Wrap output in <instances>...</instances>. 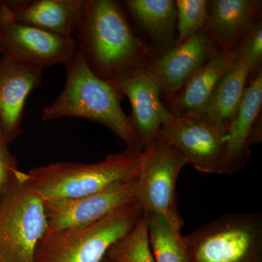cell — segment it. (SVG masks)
Here are the masks:
<instances>
[{
  "label": "cell",
  "mask_w": 262,
  "mask_h": 262,
  "mask_svg": "<svg viewBox=\"0 0 262 262\" xmlns=\"http://www.w3.org/2000/svg\"><path fill=\"white\" fill-rule=\"evenodd\" d=\"M72 37L89 70L111 84L145 68L154 53L133 32L122 4L113 0H85Z\"/></svg>",
  "instance_id": "1"
},
{
  "label": "cell",
  "mask_w": 262,
  "mask_h": 262,
  "mask_svg": "<svg viewBox=\"0 0 262 262\" xmlns=\"http://www.w3.org/2000/svg\"><path fill=\"white\" fill-rule=\"evenodd\" d=\"M122 5L155 45L158 49L155 53L174 47L177 8L173 0H125Z\"/></svg>",
  "instance_id": "18"
},
{
  "label": "cell",
  "mask_w": 262,
  "mask_h": 262,
  "mask_svg": "<svg viewBox=\"0 0 262 262\" xmlns=\"http://www.w3.org/2000/svg\"><path fill=\"white\" fill-rule=\"evenodd\" d=\"M113 85L130 101L132 113L129 119L144 151L159 138L173 115L161 101L159 87L145 68Z\"/></svg>",
  "instance_id": "12"
},
{
  "label": "cell",
  "mask_w": 262,
  "mask_h": 262,
  "mask_svg": "<svg viewBox=\"0 0 262 262\" xmlns=\"http://www.w3.org/2000/svg\"><path fill=\"white\" fill-rule=\"evenodd\" d=\"M47 228L44 202L27 173L18 170L0 203V258L35 262L36 250Z\"/></svg>",
  "instance_id": "5"
},
{
  "label": "cell",
  "mask_w": 262,
  "mask_h": 262,
  "mask_svg": "<svg viewBox=\"0 0 262 262\" xmlns=\"http://www.w3.org/2000/svg\"><path fill=\"white\" fill-rule=\"evenodd\" d=\"M143 153L127 149L96 163L56 162L31 169L29 183L44 203L94 194L113 184L136 178Z\"/></svg>",
  "instance_id": "3"
},
{
  "label": "cell",
  "mask_w": 262,
  "mask_h": 262,
  "mask_svg": "<svg viewBox=\"0 0 262 262\" xmlns=\"http://www.w3.org/2000/svg\"><path fill=\"white\" fill-rule=\"evenodd\" d=\"M8 146L9 144L0 127V203L19 170L17 160L10 152Z\"/></svg>",
  "instance_id": "24"
},
{
  "label": "cell",
  "mask_w": 262,
  "mask_h": 262,
  "mask_svg": "<svg viewBox=\"0 0 262 262\" xmlns=\"http://www.w3.org/2000/svg\"><path fill=\"white\" fill-rule=\"evenodd\" d=\"M259 0H211L203 29L219 51L234 53L261 20Z\"/></svg>",
  "instance_id": "16"
},
{
  "label": "cell",
  "mask_w": 262,
  "mask_h": 262,
  "mask_svg": "<svg viewBox=\"0 0 262 262\" xmlns=\"http://www.w3.org/2000/svg\"><path fill=\"white\" fill-rule=\"evenodd\" d=\"M190 262H262V215L227 213L184 236Z\"/></svg>",
  "instance_id": "6"
},
{
  "label": "cell",
  "mask_w": 262,
  "mask_h": 262,
  "mask_svg": "<svg viewBox=\"0 0 262 262\" xmlns=\"http://www.w3.org/2000/svg\"><path fill=\"white\" fill-rule=\"evenodd\" d=\"M0 262H4V261L2 258H0Z\"/></svg>",
  "instance_id": "26"
},
{
  "label": "cell",
  "mask_w": 262,
  "mask_h": 262,
  "mask_svg": "<svg viewBox=\"0 0 262 262\" xmlns=\"http://www.w3.org/2000/svg\"><path fill=\"white\" fill-rule=\"evenodd\" d=\"M234 61V53L219 51L178 92L165 97L164 104L176 116L202 118L215 86Z\"/></svg>",
  "instance_id": "17"
},
{
  "label": "cell",
  "mask_w": 262,
  "mask_h": 262,
  "mask_svg": "<svg viewBox=\"0 0 262 262\" xmlns=\"http://www.w3.org/2000/svg\"><path fill=\"white\" fill-rule=\"evenodd\" d=\"M148 239L155 262H190L187 243L181 230L166 218L156 213H144Z\"/></svg>",
  "instance_id": "20"
},
{
  "label": "cell",
  "mask_w": 262,
  "mask_h": 262,
  "mask_svg": "<svg viewBox=\"0 0 262 262\" xmlns=\"http://www.w3.org/2000/svg\"><path fill=\"white\" fill-rule=\"evenodd\" d=\"M234 59H243L251 68V80L262 71V20L255 25L234 53Z\"/></svg>",
  "instance_id": "23"
},
{
  "label": "cell",
  "mask_w": 262,
  "mask_h": 262,
  "mask_svg": "<svg viewBox=\"0 0 262 262\" xmlns=\"http://www.w3.org/2000/svg\"><path fill=\"white\" fill-rule=\"evenodd\" d=\"M105 256L117 262H155L145 215L128 234L110 248Z\"/></svg>",
  "instance_id": "21"
},
{
  "label": "cell",
  "mask_w": 262,
  "mask_h": 262,
  "mask_svg": "<svg viewBox=\"0 0 262 262\" xmlns=\"http://www.w3.org/2000/svg\"><path fill=\"white\" fill-rule=\"evenodd\" d=\"M142 153L136 199L144 213L163 215L181 230L183 222L177 208L176 187L187 160L177 148L159 138Z\"/></svg>",
  "instance_id": "7"
},
{
  "label": "cell",
  "mask_w": 262,
  "mask_h": 262,
  "mask_svg": "<svg viewBox=\"0 0 262 262\" xmlns=\"http://www.w3.org/2000/svg\"><path fill=\"white\" fill-rule=\"evenodd\" d=\"M67 80L61 94L42 110L41 120L80 117L107 127L126 144L142 152L140 139L121 106L122 96L113 84L98 78L76 52L64 63Z\"/></svg>",
  "instance_id": "2"
},
{
  "label": "cell",
  "mask_w": 262,
  "mask_h": 262,
  "mask_svg": "<svg viewBox=\"0 0 262 262\" xmlns=\"http://www.w3.org/2000/svg\"><path fill=\"white\" fill-rule=\"evenodd\" d=\"M178 38L175 46L190 39L204 27L208 18L210 1L176 0Z\"/></svg>",
  "instance_id": "22"
},
{
  "label": "cell",
  "mask_w": 262,
  "mask_h": 262,
  "mask_svg": "<svg viewBox=\"0 0 262 262\" xmlns=\"http://www.w3.org/2000/svg\"><path fill=\"white\" fill-rule=\"evenodd\" d=\"M159 139L177 148L198 171L223 174L227 130L203 118H173L160 132Z\"/></svg>",
  "instance_id": "8"
},
{
  "label": "cell",
  "mask_w": 262,
  "mask_h": 262,
  "mask_svg": "<svg viewBox=\"0 0 262 262\" xmlns=\"http://www.w3.org/2000/svg\"><path fill=\"white\" fill-rule=\"evenodd\" d=\"M251 76V68L247 62L243 59L235 60L215 86L202 118L228 130Z\"/></svg>",
  "instance_id": "19"
},
{
  "label": "cell",
  "mask_w": 262,
  "mask_h": 262,
  "mask_svg": "<svg viewBox=\"0 0 262 262\" xmlns=\"http://www.w3.org/2000/svg\"><path fill=\"white\" fill-rule=\"evenodd\" d=\"M204 29L182 44L163 53H153L145 67L164 97L178 92L195 72L218 53Z\"/></svg>",
  "instance_id": "11"
},
{
  "label": "cell",
  "mask_w": 262,
  "mask_h": 262,
  "mask_svg": "<svg viewBox=\"0 0 262 262\" xmlns=\"http://www.w3.org/2000/svg\"><path fill=\"white\" fill-rule=\"evenodd\" d=\"M144 215L140 203L134 199L94 223L44 236L36 250L35 262H101L110 248Z\"/></svg>",
  "instance_id": "4"
},
{
  "label": "cell",
  "mask_w": 262,
  "mask_h": 262,
  "mask_svg": "<svg viewBox=\"0 0 262 262\" xmlns=\"http://www.w3.org/2000/svg\"><path fill=\"white\" fill-rule=\"evenodd\" d=\"M73 37L0 18V53L34 67L45 69L63 63L75 54Z\"/></svg>",
  "instance_id": "9"
},
{
  "label": "cell",
  "mask_w": 262,
  "mask_h": 262,
  "mask_svg": "<svg viewBox=\"0 0 262 262\" xmlns=\"http://www.w3.org/2000/svg\"><path fill=\"white\" fill-rule=\"evenodd\" d=\"M262 71L249 81L227 130L224 175L238 173L246 165L250 148L262 140Z\"/></svg>",
  "instance_id": "13"
},
{
  "label": "cell",
  "mask_w": 262,
  "mask_h": 262,
  "mask_svg": "<svg viewBox=\"0 0 262 262\" xmlns=\"http://www.w3.org/2000/svg\"><path fill=\"white\" fill-rule=\"evenodd\" d=\"M43 72L39 67L0 58V127L9 144L23 132L26 101L42 84Z\"/></svg>",
  "instance_id": "14"
},
{
  "label": "cell",
  "mask_w": 262,
  "mask_h": 262,
  "mask_svg": "<svg viewBox=\"0 0 262 262\" xmlns=\"http://www.w3.org/2000/svg\"><path fill=\"white\" fill-rule=\"evenodd\" d=\"M136 184L137 177L82 198L44 203L48 222L44 236L97 222L119 207L136 199Z\"/></svg>",
  "instance_id": "10"
},
{
  "label": "cell",
  "mask_w": 262,
  "mask_h": 262,
  "mask_svg": "<svg viewBox=\"0 0 262 262\" xmlns=\"http://www.w3.org/2000/svg\"><path fill=\"white\" fill-rule=\"evenodd\" d=\"M101 262H117V261H114V260L110 259V258H108L107 257H106V256H105V257L103 258L102 261H101Z\"/></svg>",
  "instance_id": "25"
},
{
  "label": "cell",
  "mask_w": 262,
  "mask_h": 262,
  "mask_svg": "<svg viewBox=\"0 0 262 262\" xmlns=\"http://www.w3.org/2000/svg\"><path fill=\"white\" fill-rule=\"evenodd\" d=\"M85 0H0V18L73 36Z\"/></svg>",
  "instance_id": "15"
}]
</instances>
